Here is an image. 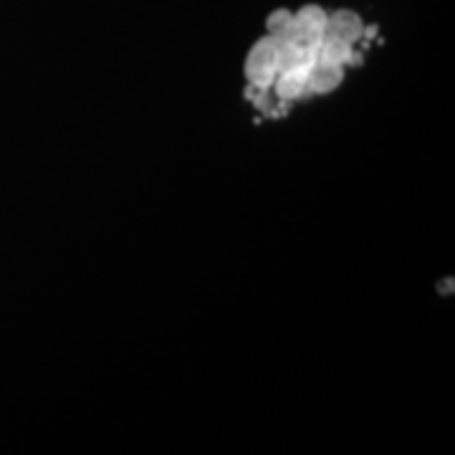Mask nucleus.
Masks as SVG:
<instances>
[{
  "label": "nucleus",
  "mask_w": 455,
  "mask_h": 455,
  "mask_svg": "<svg viewBox=\"0 0 455 455\" xmlns=\"http://www.w3.org/2000/svg\"><path fill=\"white\" fill-rule=\"evenodd\" d=\"M278 53L281 44L274 36H263L253 44V49L245 56V79L256 89H271L278 74Z\"/></svg>",
  "instance_id": "nucleus-1"
},
{
  "label": "nucleus",
  "mask_w": 455,
  "mask_h": 455,
  "mask_svg": "<svg viewBox=\"0 0 455 455\" xmlns=\"http://www.w3.org/2000/svg\"><path fill=\"white\" fill-rule=\"evenodd\" d=\"M326 18H329V13L322 5H304L296 13H291V28H289L286 36H296V38H304V41H311V44H319L322 36L326 33Z\"/></svg>",
  "instance_id": "nucleus-2"
},
{
  "label": "nucleus",
  "mask_w": 455,
  "mask_h": 455,
  "mask_svg": "<svg viewBox=\"0 0 455 455\" xmlns=\"http://www.w3.org/2000/svg\"><path fill=\"white\" fill-rule=\"evenodd\" d=\"M326 33L337 36V38L352 44V46H357L359 41H362V36H364V20L355 11H344L341 8V11L329 13V18H326Z\"/></svg>",
  "instance_id": "nucleus-3"
},
{
  "label": "nucleus",
  "mask_w": 455,
  "mask_h": 455,
  "mask_svg": "<svg viewBox=\"0 0 455 455\" xmlns=\"http://www.w3.org/2000/svg\"><path fill=\"white\" fill-rule=\"evenodd\" d=\"M341 82H344V66L314 61L307 71L309 94H331L334 89H339Z\"/></svg>",
  "instance_id": "nucleus-4"
},
{
  "label": "nucleus",
  "mask_w": 455,
  "mask_h": 455,
  "mask_svg": "<svg viewBox=\"0 0 455 455\" xmlns=\"http://www.w3.org/2000/svg\"><path fill=\"white\" fill-rule=\"evenodd\" d=\"M271 89L276 92L278 101H296V99L307 97L309 94L307 71H278Z\"/></svg>",
  "instance_id": "nucleus-5"
},
{
  "label": "nucleus",
  "mask_w": 455,
  "mask_h": 455,
  "mask_svg": "<svg viewBox=\"0 0 455 455\" xmlns=\"http://www.w3.org/2000/svg\"><path fill=\"white\" fill-rule=\"evenodd\" d=\"M352 53H355V46L341 41L337 36H329L324 33L319 46H316V61L322 64H334V66H349L352 61Z\"/></svg>",
  "instance_id": "nucleus-6"
},
{
  "label": "nucleus",
  "mask_w": 455,
  "mask_h": 455,
  "mask_svg": "<svg viewBox=\"0 0 455 455\" xmlns=\"http://www.w3.org/2000/svg\"><path fill=\"white\" fill-rule=\"evenodd\" d=\"M291 13L293 11H286V8H276L274 13H268V18H266L268 36H274L276 41H281L289 33V28H291Z\"/></svg>",
  "instance_id": "nucleus-7"
},
{
  "label": "nucleus",
  "mask_w": 455,
  "mask_h": 455,
  "mask_svg": "<svg viewBox=\"0 0 455 455\" xmlns=\"http://www.w3.org/2000/svg\"><path fill=\"white\" fill-rule=\"evenodd\" d=\"M438 291L440 293H453V278H445V281H440Z\"/></svg>",
  "instance_id": "nucleus-8"
}]
</instances>
